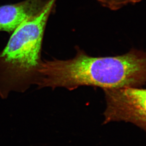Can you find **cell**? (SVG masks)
Returning a JSON list of instances; mask_svg holds the SVG:
<instances>
[{
	"mask_svg": "<svg viewBox=\"0 0 146 146\" xmlns=\"http://www.w3.org/2000/svg\"><path fill=\"white\" fill-rule=\"evenodd\" d=\"M56 1L50 0L39 14L19 25L0 54V68L9 90L24 92L36 84L44 31Z\"/></svg>",
	"mask_w": 146,
	"mask_h": 146,
	"instance_id": "cell-2",
	"label": "cell"
},
{
	"mask_svg": "<svg viewBox=\"0 0 146 146\" xmlns=\"http://www.w3.org/2000/svg\"><path fill=\"white\" fill-rule=\"evenodd\" d=\"M104 7L116 11L128 4L136 3L141 0H97Z\"/></svg>",
	"mask_w": 146,
	"mask_h": 146,
	"instance_id": "cell-5",
	"label": "cell"
},
{
	"mask_svg": "<svg viewBox=\"0 0 146 146\" xmlns=\"http://www.w3.org/2000/svg\"><path fill=\"white\" fill-rule=\"evenodd\" d=\"M74 58L42 61L39 72L40 88L80 86L115 89L139 87L146 83V52L132 49L123 55L94 57L76 48Z\"/></svg>",
	"mask_w": 146,
	"mask_h": 146,
	"instance_id": "cell-1",
	"label": "cell"
},
{
	"mask_svg": "<svg viewBox=\"0 0 146 146\" xmlns=\"http://www.w3.org/2000/svg\"><path fill=\"white\" fill-rule=\"evenodd\" d=\"M49 1L25 0L0 6V31L14 32L22 23L39 14Z\"/></svg>",
	"mask_w": 146,
	"mask_h": 146,
	"instance_id": "cell-4",
	"label": "cell"
},
{
	"mask_svg": "<svg viewBox=\"0 0 146 146\" xmlns=\"http://www.w3.org/2000/svg\"><path fill=\"white\" fill-rule=\"evenodd\" d=\"M103 90L106 103L104 124L124 121L146 131V89L124 87Z\"/></svg>",
	"mask_w": 146,
	"mask_h": 146,
	"instance_id": "cell-3",
	"label": "cell"
}]
</instances>
